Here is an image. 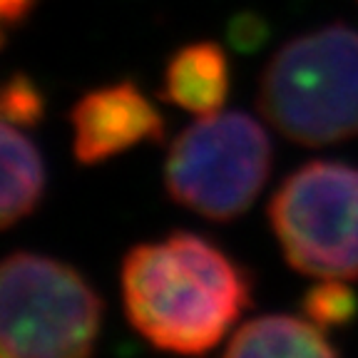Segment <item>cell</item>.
<instances>
[{
  "label": "cell",
  "mask_w": 358,
  "mask_h": 358,
  "mask_svg": "<svg viewBox=\"0 0 358 358\" xmlns=\"http://www.w3.org/2000/svg\"><path fill=\"white\" fill-rule=\"evenodd\" d=\"M120 281L132 329L177 356L212 351L252 303L239 264L189 231L129 249Z\"/></svg>",
  "instance_id": "obj_1"
},
{
  "label": "cell",
  "mask_w": 358,
  "mask_h": 358,
  "mask_svg": "<svg viewBox=\"0 0 358 358\" xmlns=\"http://www.w3.org/2000/svg\"><path fill=\"white\" fill-rule=\"evenodd\" d=\"M259 110L286 140L321 147L358 134V30L326 25L286 43L266 65Z\"/></svg>",
  "instance_id": "obj_2"
},
{
  "label": "cell",
  "mask_w": 358,
  "mask_h": 358,
  "mask_svg": "<svg viewBox=\"0 0 358 358\" xmlns=\"http://www.w3.org/2000/svg\"><path fill=\"white\" fill-rule=\"evenodd\" d=\"M102 301L80 271L13 252L0 271V358H90Z\"/></svg>",
  "instance_id": "obj_3"
},
{
  "label": "cell",
  "mask_w": 358,
  "mask_h": 358,
  "mask_svg": "<svg viewBox=\"0 0 358 358\" xmlns=\"http://www.w3.org/2000/svg\"><path fill=\"white\" fill-rule=\"evenodd\" d=\"M271 167L264 127L244 112H214L172 142L164 185L177 204L212 222L252 207Z\"/></svg>",
  "instance_id": "obj_4"
},
{
  "label": "cell",
  "mask_w": 358,
  "mask_h": 358,
  "mask_svg": "<svg viewBox=\"0 0 358 358\" xmlns=\"http://www.w3.org/2000/svg\"><path fill=\"white\" fill-rule=\"evenodd\" d=\"M268 219L296 271L313 279H358V167L303 164L279 187Z\"/></svg>",
  "instance_id": "obj_5"
},
{
  "label": "cell",
  "mask_w": 358,
  "mask_h": 358,
  "mask_svg": "<svg viewBox=\"0 0 358 358\" xmlns=\"http://www.w3.org/2000/svg\"><path fill=\"white\" fill-rule=\"evenodd\" d=\"M73 152L80 164H97L142 142L164 137V120L132 83L87 92L70 110Z\"/></svg>",
  "instance_id": "obj_6"
},
{
  "label": "cell",
  "mask_w": 358,
  "mask_h": 358,
  "mask_svg": "<svg viewBox=\"0 0 358 358\" xmlns=\"http://www.w3.org/2000/svg\"><path fill=\"white\" fill-rule=\"evenodd\" d=\"M229 92V65L217 43L187 45L169 60L164 75V100L194 115L222 110Z\"/></svg>",
  "instance_id": "obj_7"
},
{
  "label": "cell",
  "mask_w": 358,
  "mask_h": 358,
  "mask_svg": "<svg viewBox=\"0 0 358 358\" xmlns=\"http://www.w3.org/2000/svg\"><path fill=\"white\" fill-rule=\"evenodd\" d=\"M224 358H338L316 324L286 313L246 321L224 351Z\"/></svg>",
  "instance_id": "obj_8"
},
{
  "label": "cell",
  "mask_w": 358,
  "mask_h": 358,
  "mask_svg": "<svg viewBox=\"0 0 358 358\" xmlns=\"http://www.w3.org/2000/svg\"><path fill=\"white\" fill-rule=\"evenodd\" d=\"M3 227H13L38 207L45 187V169L40 152L33 142L15 129V124L3 122Z\"/></svg>",
  "instance_id": "obj_9"
},
{
  "label": "cell",
  "mask_w": 358,
  "mask_h": 358,
  "mask_svg": "<svg viewBox=\"0 0 358 358\" xmlns=\"http://www.w3.org/2000/svg\"><path fill=\"white\" fill-rule=\"evenodd\" d=\"M0 112H3V122L17 124V127H33L45 115V97L28 75L15 73L3 90Z\"/></svg>",
  "instance_id": "obj_10"
},
{
  "label": "cell",
  "mask_w": 358,
  "mask_h": 358,
  "mask_svg": "<svg viewBox=\"0 0 358 358\" xmlns=\"http://www.w3.org/2000/svg\"><path fill=\"white\" fill-rule=\"evenodd\" d=\"M356 311V299L351 289L341 284L338 279H324V284L308 291L306 296V313L319 326L343 324Z\"/></svg>",
  "instance_id": "obj_11"
},
{
  "label": "cell",
  "mask_w": 358,
  "mask_h": 358,
  "mask_svg": "<svg viewBox=\"0 0 358 358\" xmlns=\"http://www.w3.org/2000/svg\"><path fill=\"white\" fill-rule=\"evenodd\" d=\"M268 38V25L254 13H241L229 22V43L241 52H254Z\"/></svg>",
  "instance_id": "obj_12"
},
{
  "label": "cell",
  "mask_w": 358,
  "mask_h": 358,
  "mask_svg": "<svg viewBox=\"0 0 358 358\" xmlns=\"http://www.w3.org/2000/svg\"><path fill=\"white\" fill-rule=\"evenodd\" d=\"M35 0H0V13H3V22L13 25V22L22 20L33 8Z\"/></svg>",
  "instance_id": "obj_13"
}]
</instances>
